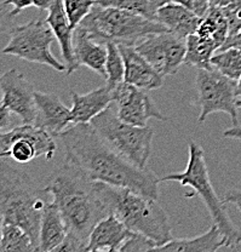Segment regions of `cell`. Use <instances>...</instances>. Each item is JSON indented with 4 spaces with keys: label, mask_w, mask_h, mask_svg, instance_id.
I'll list each match as a JSON object with an SVG mask.
<instances>
[{
    "label": "cell",
    "mask_w": 241,
    "mask_h": 252,
    "mask_svg": "<svg viewBox=\"0 0 241 252\" xmlns=\"http://www.w3.org/2000/svg\"><path fill=\"white\" fill-rule=\"evenodd\" d=\"M95 5V0H63V6L73 30L80 25L81 21L90 14Z\"/></svg>",
    "instance_id": "29"
},
{
    "label": "cell",
    "mask_w": 241,
    "mask_h": 252,
    "mask_svg": "<svg viewBox=\"0 0 241 252\" xmlns=\"http://www.w3.org/2000/svg\"><path fill=\"white\" fill-rule=\"evenodd\" d=\"M36 246L34 245L30 234L21 227L10 223L2 225V243L1 252H34Z\"/></svg>",
    "instance_id": "25"
},
{
    "label": "cell",
    "mask_w": 241,
    "mask_h": 252,
    "mask_svg": "<svg viewBox=\"0 0 241 252\" xmlns=\"http://www.w3.org/2000/svg\"><path fill=\"white\" fill-rule=\"evenodd\" d=\"M232 1H234V0H211V5H214V6H224V5L229 4Z\"/></svg>",
    "instance_id": "41"
},
{
    "label": "cell",
    "mask_w": 241,
    "mask_h": 252,
    "mask_svg": "<svg viewBox=\"0 0 241 252\" xmlns=\"http://www.w3.org/2000/svg\"><path fill=\"white\" fill-rule=\"evenodd\" d=\"M89 241L78 238L77 235L68 233L64 238L63 243L59 246L55 251L57 252H83L88 251Z\"/></svg>",
    "instance_id": "32"
},
{
    "label": "cell",
    "mask_w": 241,
    "mask_h": 252,
    "mask_svg": "<svg viewBox=\"0 0 241 252\" xmlns=\"http://www.w3.org/2000/svg\"><path fill=\"white\" fill-rule=\"evenodd\" d=\"M118 46L125 63L124 81L146 91L156 90L164 85V75L147 61L136 50L135 45Z\"/></svg>",
    "instance_id": "14"
},
{
    "label": "cell",
    "mask_w": 241,
    "mask_h": 252,
    "mask_svg": "<svg viewBox=\"0 0 241 252\" xmlns=\"http://www.w3.org/2000/svg\"><path fill=\"white\" fill-rule=\"evenodd\" d=\"M96 4L102 5L106 7H114V9L126 10L149 18V20L156 21V9L151 0H97Z\"/></svg>",
    "instance_id": "28"
},
{
    "label": "cell",
    "mask_w": 241,
    "mask_h": 252,
    "mask_svg": "<svg viewBox=\"0 0 241 252\" xmlns=\"http://www.w3.org/2000/svg\"><path fill=\"white\" fill-rule=\"evenodd\" d=\"M211 65L225 77L237 81L241 75V49L229 47L214 52L211 59Z\"/></svg>",
    "instance_id": "26"
},
{
    "label": "cell",
    "mask_w": 241,
    "mask_h": 252,
    "mask_svg": "<svg viewBox=\"0 0 241 252\" xmlns=\"http://www.w3.org/2000/svg\"><path fill=\"white\" fill-rule=\"evenodd\" d=\"M46 21L55 34V38L59 41L61 47L62 56L67 65V74L70 75L79 68L74 56V45H73V36L74 30L70 27L69 20L63 6V0H55L52 6L49 9V15Z\"/></svg>",
    "instance_id": "17"
},
{
    "label": "cell",
    "mask_w": 241,
    "mask_h": 252,
    "mask_svg": "<svg viewBox=\"0 0 241 252\" xmlns=\"http://www.w3.org/2000/svg\"><path fill=\"white\" fill-rule=\"evenodd\" d=\"M55 39L48 21L33 20L10 30L9 43L1 52L28 62L45 64L57 72H67V65L51 52Z\"/></svg>",
    "instance_id": "8"
},
{
    "label": "cell",
    "mask_w": 241,
    "mask_h": 252,
    "mask_svg": "<svg viewBox=\"0 0 241 252\" xmlns=\"http://www.w3.org/2000/svg\"><path fill=\"white\" fill-rule=\"evenodd\" d=\"M99 137L118 154L140 169H147L151 152L154 131L149 126H136L118 117L117 109L108 107L90 123Z\"/></svg>",
    "instance_id": "7"
},
{
    "label": "cell",
    "mask_w": 241,
    "mask_h": 252,
    "mask_svg": "<svg viewBox=\"0 0 241 252\" xmlns=\"http://www.w3.org/2000/svg\"><path fill=\"white\" fill-rule=\"evenodd\" d=\"M224 138H233V140H241V125H233L223 132Z\"/></svg>",
    "instance_id": "39"
},
{
    "label": "cell",
    "mask_w": 241,
    "mask_h": 252,
    "mask_svg": "<svg viewBox=\"0 0 241 252\" xmlns=\"http://www.w3.org/2000/svg\"><path fill=\"white\" fill-rule=\"evenodd\" d=\"M216 51L217 47L211 41L201 38L196 33L190 34L187 38L184 64L198 69H211V59Z\"/></svg>",
    "instance_id": "24"
},
{
    "label": "cell",
    "mask_w": 241,
    "mask_h": 252,
    "mask_svg": "<svg viewBox=\"0 0 241 252\" xmlns=\"http://www.w3.org/2000/svg\"><path fill=\"white\" fill-rule=\"evenodd\" d=\"M188 165L183 172L169 173L160 178V182H178L183 187H190L194 193L204 201L211 215L213 224L221 229L227 241V248H235L241 244V232L228 216L224 203L214 191L204 149L195 142H189Z\"/></svg>",
    "instance_id": "6"
},
{
    "label": "cell",
    "mask_w": 241,
    "mask_h": 252,
    "mask_svg": "<svg viewBox=\"0 0 241 252\" xmlns=\"http://www.w3.org/2000/svg\"><path fill=\"white\" fill-rule=\"evenodd\" d=\"M195 33L201 38L211 41L218 51L223 46L228 38V34H229L228 21L222 7L211 5L208 14L201 18Z\"/></svg>",
    "instance_id": "23"
},
{
    "label": "cell",
    "mask_w": 241,
    "mask_h": 252,
    "mask_svg": "<svg viewBox=\"0 0 241 252\" xmlns=\"http://www.w3.org/2000/svg\"><path fill=\"white\" fill-rule=\"evenodd\" d=\"M54 2L55 0H33V6L38 7L39 10L44 11V10H49Z\"/></svg>",
    "instance_id": "40"
},
{
    "label": "cell",
    "mask_w": 241,
    "mask_h": 252,
    "mask_svg": "<svg viewBox=\"0 0 241 252\" xmlns=\"http://www.w3.org/2000/svg\"><path fill=\"white\" fill-rule=\"evenodd\" d=\"M156 21L171 33L187 39L198 30L201 18L183 5L170 1L159 7L156 11Z\"/></svg>",
    "instance_id": "20"
},
{
    "label": "cell",
    "mask_w": 241,
    "mask_h": 252,
    "mask_svg": "<svg viewBox=\"0 0 241 252\" xmlns=\"http://www.w3.org/2000/svg\"><path fill=\"white\" fill-rule=\"evenodd\" d=\"M78 27L97 41L104 44L112 41L118 45H136L151 34L167 32V28L158 21L96 2Z\"/></svg>",
    "instance_id": "5"
},
{
    "label": "cell",
    "mask_w": 241,
    "mask_h": 252,
    "mask_svg": "<svg viewBox=\"0 0 241 252\" xmlns=\"http://www.w3.org/2000/svg\"><path fill=\"white\" fill-rule=\"evenodd\" d=\"M130 232L115 215H108L93 227L89 238L88 251L118 252Z\"/></svg>",
    "instance_id": "18"
},
{
    "label": "cell",
    "mask_w": 241,
    "mask_h": 252,
    "mask_svg": "<svg viewBox=\"0 0 241 252\" xmlns=\"http://www.w3.org/2000/svg\"><path fill=\"white\" fill-rule=\"evenodd\" d=\"M45 189L63 215L68 233L85 241L97 223L111 215L97 190L96 181L68 161L52 173Z\"/></svg>",
    "instance_id": "2"
},
{
    "label": "cell",
    "mask_w": 241,
    "mask_h": 252,
    "mask_svg": "<svg viewBox=\"0 0 241 252\" xmlns=\"http://www.w3.org/2000/svg\"><path fill=\"white\" fill-rule=\"evenodd\" d=\"M73 45H74V56L77 64L79 67L85 65L90 68L106 80L107 44L95 40L83 28L77 27L74 30Z\"/></svg>",
    "instance_id": "19"
},
{
    "label": "cell",
    "mask_w": 241,
    "mask_h": 252,
    "mask_svg": "<svg viewBox=\"0 0 241 252\" xmlns=\"http://www.w3.org/2000/svg\"><path fill=\"white\" fill-rule=\"evenodd\" d=\"M45 187L34 183L30 175L0 162V216L4 223L25 229L38 250L43 212L50 203Z\"/></svg>",
    "instance_id": "3"
},
{
    "label": "cell",
    "mask_w": 241,
    "mask_h": 252,
    "mask_svg": "<svg viewBox=\"0 0 241 252\" xmlns=\"http://www.w3.org/2000/svg\"><path fill=\"white\" fill-rule=\"evenodd\" d=\"M237 107L238 108H241V98L237 99Z\"/></svg>",
    "instance_id": "45"
},
{
    "label": "cell",
    "mask_w": 241,
    "mask_h": 252,
    "mask_svg": "<svg viewBox=\"0 0 241 252\" xmlns=\"http://www.w3.org/2000/svg\"><path fill=\"white\" fill-rule=\"evenodd\" d=\"M227 248V241L221 229L216 224L204 234L193 239H171L164 245L156 248L155 251L172 252H213Z\"/></svg>",
    "instance_id": "22"
},
{
    "label": "cell",
    "mask_w": 241,
    "mask_h": 252,
    "mask_svg": "<svg viewBox=\"0 0 241 252\" xmlns=\"http://www.w3.org/2000/svg\"><path fill=\"white\" fill-rule=\"evenodd\" d=\"M65 161L89 178L115 187L131 189L149 198H159L160 180L151 170L140 169L106 143L91 124H73L60 135Z\"/></svg>",
    "instance_id": "1"
},
{
    "label": "cell",
    "mask_w": 241,
    "mask_h": 252,
    "mask_svg": "<svg viewBox=\"0 0 241 252\" xmlns=\"http://www.w3.org/2000/svg\"><path fill=\"white\" fill-rule=\"evenodd\" d=\"M221 7L228 21V27H229L228 35L241 31V0H234Z\"/></svg>",
    "instance_id": "31"
},
{
    "label": "cell",
    "mask_w": 241,
    "mask_h": 252,
    "mask_svg": "<svg viewBox=\"0 0 241 252\" xmlns=\"http://www.w3.org/2000/svg\"><path fill=\"white\" fill-rule=\"evenodd\" d=\"M117 114L122 122L136 126H147L149 119L166 122L167 117L156 108L146 90L122 81L114 88Z\"/></svg>",
    "instance_id": "12"
},
{
    "label": "cell",
    "mask_w": 241,
    "mask_h": 252,
    "mask_svg": "<svg viewBox=\"0 0 241 252\" xmlns=\"http://www.w3.org/2000/svg\"><path fill=\"white\" fill-rule=\"evenodd\" d=\"M57 146L54 136L35 124H23L0 132V159H12L27 164L36 158L51 160Z\"/></svg>",
    "instance_id": "9"
},
{
    "label": "cell",
    "mask_w": 241,
    "mask_h": 252,
    "mask_svg": "<svg viewBox=\"0 0 241 252\" xmlns=\"http://www.w3.org/2000/svg\"><path fill=\"white\" fill-rule=\"evenodd\" d=\"M229 47H241V31H239L235 34H230V35H228L227 40H225L223 46H222L219 50H225V49H229Z\"/></svg>",
    "instance_id": "38"
},
{
    "label": "cell",
    "mask_w": 241,
    "mask_h": 252,
    "mask_svg": "<svg viewBox=\"0 0 241 252\" xmlns=\"http://www.w3.org/2000/svg\"><path fill=\"white\" fill-rule=\"evenodd\" d=\"M151 4L156 7V9H159V7H161L162 5L167 4V2L172 1V0H151Z\"/></svg>",
    "instance_id": "42"
},
{
    "label": "cell",
    "mask_w": 241,
    "mask_h": 252,
    "mask_svg": "<svg viewBox=\"0 0 241 252\" xmlns=\"http://www.w3.org/2000/svg\"><path fill=\"white\" fill-rule=\"evenodd\" d=\"M106 72H107V85L114 89L124 81L125 78V63L122 55L120 52L118 44L107 43V61H106Z\"/></svg>",
    "instance_id": "27"
},
{
    "label": "cell",
    "mask_w": 241,
    "mask_h": 252,
    "mask_svg": "<svg viewBox=\"0 0 241 252\" xmlns=\"http://www.w3.org/2000/svg\"><path fill=\"white\" fill-rule=\"evenodd\" d=\"M96 182L97 190L108 206L109 212L115 215L130 230L151 238L158 244V248L171 240L169 217L158 199L149 198L127 188Z\"/></svg>",
    "instance_id": "4"
},
{
    "label": "cell",
    "mask_w": 241,
    "mask_h": 252,
    "mask_svg": "<svg viewBox=\"0 0 241 252\" xmlns=\"http://www.w3.org/2000/svg\"><path fill=\"white\" fill-rule=\"evenodd\" d=\"M224 204H233L241 212V189H230L222 198Z\"/></svg>",
    "instance_id": "36"
},
{
    "label": "cell",
    "mask_w": 241,
    "mask_h": 252,
    "mask_svg": "<svg viewBox=\"0 0 241 252\" xmlns=\"http://www.w3.org/2000/svg\"><path fill=\"white\" fill-rule=\"evenodd\" d=\"M172 1L183 5L200 18L208 14L210 7H211V0H172Z\"/></svg>",
    "instance_id": "33"
},
{
    "label": "cell",
    "mask_w": 241,
    "mask_h": 252,
    "mask_svg": "<svg viewBox=\"0 0 241 252\" xmlns=\"http://www.w3.org/2000/svg\"><path fill=\"white\" fill-rule=\"evenodd\" d=\"M10 113L11 110L5 106L2 101H0V130L6 128L11 123V118H10Z\"/></svg>",
    "instance_id": "37"
},
{
    "label": "cell",
    "mask_w": 241,
    "mask_h": 252,
    "mask_svg": "<svg viewBox=\"0 0 241 252\" xmlns=\"http://www.w3.org/2000/svg\"><path fill=\"white\" fill-rule=\"evenodd\" d=\"M158 248V244L151 240L148 236L141 234V233L132 232L127 235L126 240L120 246L119 252H147L155 251Z\"/></svg>",
    "instance_id": "30"
},
{
    "label": "cell",
    "mask_w": 241,
    "mask_h": 252,
    "mask_svg": "<svg viewBox=\"0 0 241 252\" xmlns=\"http://www.w3.org/2000/svg\"><path fill=\"white\" fill-rule=\"evenodd\" d=\"M0 90L5 106L18 115L23 124H35L38 107L32 84L20 70L14 68L0 77Z\"/></svg>",
    "instance_id": "13"
},
{
    "label": "cell",
    "mask_w": 241,
    "mask_h": 252,
    "mask_svg": "<svg viewBox=\"0 0 241 252\" xmlns=\"http://www.w3.org/2000/svg\"><path fill=\"white\" fill-rule=\"evenodd\" d=\"M72 96V124H90L91 120L106 110L114 102V89L104 85L88 94H79L74 91Z\"/></svg>",
    "instance_id": "16"
},
{
    "label": "cell",
    "mask_w": 241,
    "mask_h": 252,
    "mask_svg": "<svg viewBox=\"0 0 241 252\" xmlns=\"http://www.w3.org/2000/svg\"><path fill=\"white\" fill-rule=\"evenodd\" d=\"M96 1H97V0H95V2H96Z\"/></svg>",
    "instance_id": "46"
},
{
    "label": "cell",
    "mask_w": 241,
    "mask_h": 252,
    "mask_svg": "<svg viewBox=\"0 0 241 252\" xmlns=\"http://www.w3.org/2000/svg\"><path fill=\"white\" fill-rule=\"evenodd\" d=\"M38 107L35 125L45 128L54 137H60L64 130L72 124V112L65 107L60 97L55 94L35 91Z\"/></svg>",
    "instance_id": "15"
},
{
    "label": "cell",
    "mask_w": 241,
    "mask_h": 252,
    "mask_svg": "<svg viewBox=\"0 0 241 252\" xmlns=\"http://www.w3.org/2000/svg\"><path fill=\"white\" fill-rule=\"evenodd\" d=\"M5 5H7V6H10L11 5L14 9L11 10V15L14 16V17H16L17 15L21 14V11H23L25 9H27V7H30L33 6V0H4Z\"/></svg>",
    "instance_id": "35"
},
{
    "label": "cell",
    "mask_w": 241,
    "mask_h": 252,
    "mask_svg": "<svg viewBox=\"0 0 241 252\" xmlns=\"http://www.w3.org/2000/svg\"><path fill=\"white\" fill-rule=\"evenodd\" d=\"M237 81L225 77L218 70L199 69L195 78V89L198 93L196 104L201 108L198 118L199 123H204L210 114L217 112L227 113L233 125H238Z\"/></svg>",
    "instance_id": "10"
},
{
    "label": "cell",
    "mask_w": 241,
    "mask_h": 252,
    "mask_svg": "<svg viewBox=\"0 0 241 252\" xmlns=\"http://www.w3.org/2000/svg\"><path fill=\"white\" fill-rule=\"evenodd\" d=\"M235 94H237V99L241 98V75L237 80V85H235Z\"/></svg>",
    "instance_id": "43"
},
{
    "label": "cell",
    "mask_w": 241,
    "mask_h": 252,
    "mask_svg": "<svg viewBox=\"0 0 241 252\" xmlns=\"http://www.w3.org/2000/svg\"><path fill=\"white\" fill-rule=\"evenodd\" d=\"M239 49H241V47H239Z\"/></svg>",
    "instance_id": "47"
},
{
    "label": "cell",
    "mask_w": 241,
    "mask_h": 252,
    "mask_svg": "<svg viewBox=\"0 0 241 252\" xmlns=\"http://www.w3.org/2000/svg\"><path fill=\"white\" fill-rule=\"evenodd\" d=\"M135 47L161 75L169 77L184 63L187 39L167 31L146 36Z\"/></svg>",
    "instance_id": "11"
},
{
    "label": "cell",
    "mask_w": 241,
    "mask_h": 252,
    "mask_svg": "<svg viewBox=\"0 0 241 252\" xmlns=\"http://www.w3.org/2000/svg\"><path fill=\"white\" fill-rule=\"evenodd\" d=\"M2 225H4V220H2V217L0 216V252H1V243H2Z\"/></svg>",
    "instance_id": "44"
},
{
    "label": "cell",
    "mask_w": 241,
    "mask_h": 252,
    "mask_svg": "<svg viewBox=\"0 0 241 252\" xmlns=\"http://www.w3.org/2000/svg\"><path fill=\"white\" fill-rule=\"evenodd\" d=\"M14 16L11 15V10L7 9V5L0 2V34L5 33L9 30V25Z\"/></svg>",
    "instance_id": "34"
},
{
    "label": "cell",
    "mask_w": 241,
    "mask_h": 252,
    "mask_svg": "<svg viewBox=\"0 0 241 252\" xmlns=\"http://www.w3.org/2000/svg\"><path fill=\"white\" fill-rule=\"evenodd\" d=\"M68 234V227L63 215L60 211L59 206L50 201L43 212L39 230L38 251L50 252L55 251Z\"/></svg>",
    "instance_id": "21"
}]
</instances>
